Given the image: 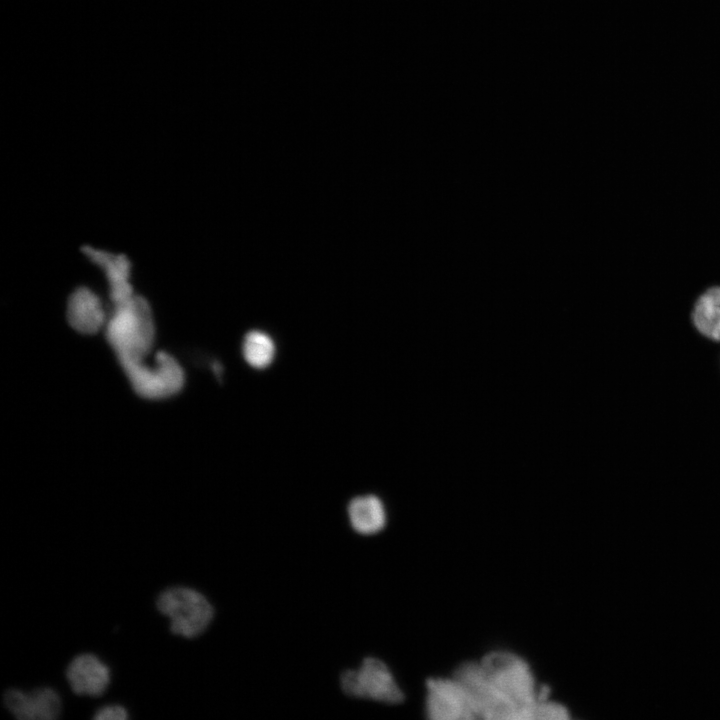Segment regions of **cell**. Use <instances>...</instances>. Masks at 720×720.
I'll return each mask as SVG.
<instances>
[{
    "mask_svg": "<svg viewBox=\"0 0 720 720\" xmlns=\"http://www.w3.org/2000/svg\"><path fill=\"white\" fill-rule=\"evenodd\" d=\"M107 341L123 369L145 363L154 341V323L148 302L134 294L114 304L105 325Z\"/></svg>",
    "mask_w": 720,
    "mask_h": 720,
    "instance_id": "cell-1",
    "label": "cell"
},
{
    "mask_svg": "<svg viewBox=\"0 0 720 720\" xmlns=\"http://www.w3.org/2000/svg\"><path fill=\"white\" fill-rule=\"evenodd\" d=\"M479 662L496 687L524 712L525 720H531L530 709L537 701L538 687L528 663L501 650L489 652Z\"/></svg>",
    "mask_w": 720,
    "mask_h": 720,
    "instance_id": "cell-2",
    "label": "cell"
},
{
    "mask_svg": "<svg viewBox=\"0 0 720 720\" xmlns=\"http://www.w3.org/2000/svg\"><path fill=\"white\" fill-rule=\"evenodd\" d=\"M156 606L170 619L171 632L186 638L202 634L214 615L212 605L202 593L183 586L162 591L156 600Z\"/></svg>",
    "mask_w": 720,
    "mask_h": 720,
    "instance_id": "cell-3",
    "label": "cell"
},
{
    "mask_svg": "<svg viewBox=\"0 0 720 720\" xmlns=\"http://www.w3.org/2000/svg\"><path fill=\"white\" fill-rule=\"evenodd\" d=\"M453 676L468 693L477 719L525 720L524 712L496 687L480 662L462 663Z\"/></svg>",
    "mask_w": 720,
    "mask_h": 720,
    "instance_id": "cell-4",
    "label": "cell"
},
{
    "mask_svg": "<svg viewBox=\"0 0 720 720\" xmlns=\"http://www.w3.org/2000/svg\"><path fill=\"white\" fill-rule=\"evenodd\" d=\"M340 681L343 691L353 697L388 704L399 703L404 698L387 665L377 658H365L359 669L345 671Z\"/></svg>",
    "mask_w": 720,
    "mask_h": 720,
    "instance_id": "cell-5",
    "label": "cell"
},
{
    "mask_svg": "<svg viewBox=\"0 0 720 720\" xmlns=\"http://www.w3.org/2000/svg\"><path fill=\"white\" fill-rule=\"evenodd\" d=\"M134 390L148 399H162L179 392L184 372L178 362L165 352L157 353L155 366L146 363L124 369Z\"/></svg>",
    "mask_w": 720,
    "mask_h": 720,
    "instance_id": "cell-6",
    "label": "cell"
},
{
    "mask_svg": "<svg viewBox=\"0 0 720 720\" xmlns=\"http://www.w3.org/2000/svg\"><path fill=\"white\" fill-rule=\"evenodd\" d=\"M426 712L432 720L477 719L468 693L452 678H430L426 682Z\"/></svg>",
    "mask_w": 720,
    "mask_h": 720,
    "instance_id": "cell-7",
    "label": "cell"
},
{
    "mask_svg": "<svg viewBox=\"0 0 720 720\" xmlns=\"http://www.w3.org/2000/svg\"><path fill=\"white\" fill-rule=\"evenodd\" d=\"M4 704L20 720H53L59 717L62 710L59 694L50 687L36 688L30 692L9 689L4 694Z\"/></svg>",
    "mask_w": 720,
    "mask_h": 720,
    "instance_id": "cell-8",
    "label": "cell"
},
{
    "mask_svg": "<svg viewBox=\"0 0 720 720\" xmlns=\"http://www.w3.org/2000/svg\"><path fill=\"white\" fill-rule=\"evenodd\" d=\"M66 678L74 693L96 697L105 692L111 675L109 667L97 656L85 653L72 659L66 668Z\"/></svg>",
    "mask_w": 720,
    "mask_h": 720,
    "instance_id": "cell-9",
    "label": "cell"
},
{
    "mask_svg": "<svg viewBox=\"0 0 720 720\" xmlns=\"http://www.w3.org/2000/svg\"><path fill=\"white\" fill-rule=\"evenodd\" d=\"M82 250L105 273L113 305L134 295L129 281L131 264L125 255L109 253L90 246L83 247Z\"/></svg>",
    "mask_w": 720,
    "mask_h": 720,
    "instance_id": "cell-10",
    "label": "cell"
},
{
    "mask_svg": "<svg viewBox=\"0 0 720 720\" xmlns=\"http://www.w3.org/2000/svg\"><path fill=\"white\" fill-rule=\"evenodd\" d=\"M67 319L71 327L83 334H93L105 327L107 317L99 297L90 289L81 287L70 296Z\"/></svg>",
    "mask_w": 720,
    "mask_h": 720,
    "instance_id": "cell-11",
    "label": "cell"
},
{
    "mask_svg": "<svg viewBox=\"0 0 720 720\" xmlns=\"http://www.w3.org/2000/svg\"><path fill=\"white\" fill-rule=\"evenodd\" d=\"M348 516L352 528L362 535H374L381 531L386 523L383 503L374 495L352 499L348 505Z\"/></svg>",
    "mask_w": 720,
    "mask_h": 720,
    "instance_id": "cell-12",
    "label": "cell"
},
{
    "mask_svg": "<svg viewBox=\"0 0 720 720\" xmlns=\"http://www.w3.org/2000/svg\"><path fill=\"white\" fill-rule=\"evenodd\" d=\"M692 321L702 335L720 341V286L710 287L698 297Z\"/></svg>",
    "mask_w": 720,
    "mask_h": 720,
    "instance_id": "cell-13",
    "label": "cell"
},
{
    "mask_svg": "<svg viewBox=\"0 0 720 720\" xmlns=\"http://www.w3.org/2000/svg\"><path fill=\"white\" fill-rule=\"evenodd\" d=\"M242 351L244 359L250 366L261 369L272 362L275 345L267 334L251 331L244 338Z\"/></svg>",
    "mask_w": 720,
    "mask_h": 720,
    "instance_id": "cell-14",
    "label": "cell"
},
{
    "mask_svg": "<svg viewBox=\"0 0 720 720\" xmlns=\"http://www.w3.org/2000/svg\"><path fill=\"white\" fill-rule=\"evenodd\" d=\"M531 720H566L569 719V712L560 703L542 700L536 701L530 709Z\"/></svg>",
    "mask_w": 720,
    "mask_h": 720,
    "instance_id": "cell-15",
    "label": "cell"
},
{
    "mask_svg": "<svg viewBox=\"0 0 720 720\" xmlns=\"http://www.w3.org/2000/svg\"><path fill=\"white\" fill-rule=\"evenodd\" d=\"M128 717L127 710L118 704L103 706L93 716L96 720H125Z\"/></svg>",
    "mask_w": 720,
    "mask_h": 720,
    "instance_id": "cell-16",
    "label": "cell"
}]
</instances>
